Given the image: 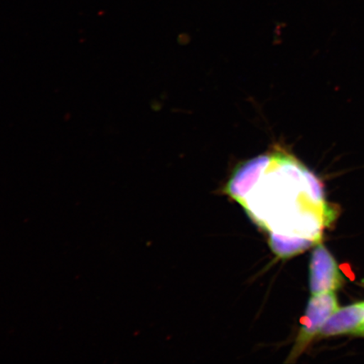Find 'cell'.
Segmentation results:
<instances>
[{
	"label": "cell",
	"instance_id": "obj_1",
	"mask_svg": "<svg viewBox=\"0 0 364 364\" xmlns=\"http://www.w3.org/2000/svg\"><path fill=\"white\" fill-rule=\"evenodd\" d=\"M227 191L271 231L291 256L311 247L334 220L317 177L292 154L281 149L241 165ZM279 250V253L281 252Z\"/></svg>",
	"mask_w": 364,
	"mask_h": 364
},
{
	"label": "cell",
	"instance_id": "obj_2",
	"mask_svg": "<svg viewBox=\"0 0 364 364\" xmlns=\"http://www.w3.org/2000/svg\"><path fill=\"white\" fill-rule=\"evenodd\" d=\"M339 309L333 292L313 295L309 300L301 331L293 351L292 358L298 357L316 336L320 334L328 318Z\"/></svg>",
	"mask_w": 364,
	"mask_h": 364
},
{
	"label": "cell",
	"instance_id": "obj_3",
	"mask_svg": "<svg viewBox=\"0 0 364 364\" xmlns=\"http://www.w3.org/2000/svg\"><path fill=\"white\" fill-rule=\"evenodd\" d=\"M344 284L343 276L335 258L322 244L312 253L311 291L312 295L333 292Z\"/></svg>",
	"mask_w": 364,
	"mask_h": 364
},
{
	"label": "cell",
	"instance_id": "obj_4",
	"mask_svg": "<svg viewBox=\"0 0 364 364\" xmlns=\"http://www.w3.org/2000/svg\"><path fill=\"white\" fill-rule=\"evenodd\" d=\"M364 321V301L338 309L320 331L318 336H358Z\"/></svg>",
	"mask_w": 364,
	"mask_h": 364
},
{
	"label": "cell",
	"instance_id": "obj_5",
	"mask_svg": "<svg viewBox=\"0 0 364 364\" xmlns=\"http://www.w3.org/2000/svg\"><path fill=\"white\" fill-rule=\"evenodd\" d=\"M358 336H364V321H363V324L361 327L360 331H359V333Z\"/></svg>",
	"mask_w": 364,
	"mask_h": 364
}]
</instances>
